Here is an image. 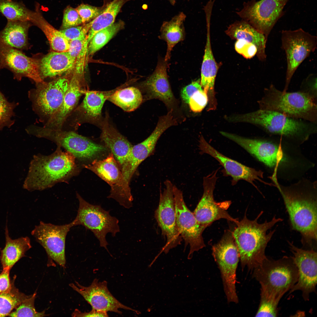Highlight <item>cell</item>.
Here are the masks:
<instances>
[{"label": "cell", "instance_id": "4316f807", "mask_svg": "<svg viewBox=\"0 0 317 317\" xmlns=\"http://www.w3.org/2000/svg\"><path fill=\"white\" fill-rule=\"evenodd\" d=\"M225 33L233 39L244 40L255 45L257 49V55L258 59L261 61L265 60L267 39L249 23L242 20L236 21L230 25Z\"/></svg>", "mask_w": 317, "mask_h": 317}, {"label": "cell", "instance_id": "9c48e42d", "mask_svg": "<svg viewBox=\"0 0 317 317\" xmlns=\"http://www.w3.org/2000/svg\"><path fill=\"white\" fill-rule=\"evenodd\" d=\"M289 0H251L245 2L236 11L242 20L268 36L278 20L284 15L283 9Z\"/></svg>", "mask_w": 317, "mask_h": 317}, {"label": "cell", "instance_id": "d4e9b609", "mask_svg": "<svg viewBox=\"0 0 317 317\" xmlns=\"http://www.w3.org/2000/svg\"><path fill=\"white\" fill-rule=\"evenodd\" d=\"M167 64L164 60L158 61L155 71L141 86L146 93L147 99H158L168 107L172 106L175 98L168 81Z\"/></svg>", "mask_w": 317, "mask_h": 317}, {"label": "cell", "instance_id": "7a4b0ae2", "mask_svg": "<svg viewBox=\"0 0 317 317\" xmlns=\"http://www.w3.org/2000/svg\"><path fill=\"white\" fill-rule=\"evenodd\" d=\"M263 212L261 211L254 220L248 219L245 214L236 224L232 233L237 247L242 268L253 270L267 258L265 251L275 230L267 231L283 220L274 216L271 220L259 223L257 220Z\"/></svg>", "mask_w": 317, "mask_h": 317}, {"label": "cell", "instance_id": "cb8c5ba5", "mask_svg": "<svg viewBox=\"0 0 317 317\" xmlns=\"http://www.w3.org/2000/svg\"><path fill=\"white\" fill-rule=\"evenodd\" d=\"M63 102L58 110L48 120L45 127L61 129L66 120L86 91L83 88L84 73L74 69Z\"/></svg>", "mask_w": 317, "mask_h": 317}, {"label": "cell", "instance_id": "ba28073f", "mask_svg": "<svg viewBox=\"0 0 317 317\" xmlns=\"http://www.w3.org/2000/svg\"><path fill=\"white\" fill-rule=\"evenodd\" d=\"M212 251L213 256L220 272L227 302L238 303L236 273L240 259L232 232L226 231L220 241L213 246Z\"/></svg>", "mask_w": 317, "mask_h": 317}, {"label": "cell", "instance_id": "7dc6e473", "mask_svg": "<svg viewBox=\"0 0 317 317\" xmlns=\"http://www.w3.org/2000/svg\"><path fill=\"white\" fill-rule=\"evenodd\" d=\"M235 49L239 54L247 59H250L257 55V49L254 44L245 40H237L235 44Z\"/></svg>", "mask_w": 317, "mask_h": 317}, {"label": "cell", "instance_id": "8992f818", "mask_svg": "<svg viewBox=\"0 0 317 317\" xmlns=\"http://www.w3.org/2000/svg\"><path fill=\"white\" fill-rule=\"evenodd\" d=\"M261 285V291L280 299L297 282V268L291 257L277 260L267 258L252 271Z\"/></svg>", "mask_w": 317, "mask_h": 317}, {"label": "cell", "instance_id": "d590c367", "mask_svg": "<svg viewBox=\"0 0 317 317\" xmlns=\"http://www.w3.org/2000/svg\"><path fill=\"white\" fill-rule=\"evenodd\" d=\"M107 100L124 111L130 112L139 107L142 101L143 97L138 89L132 87L115 90Z\"/></svg>", "mask_w": 317, "mask_h": 317}, {"label": "cell", "instance_id": "ffe728a7", "mask_svg": "<svg viewBox=\"0 0 317 317\" xmlns=\"http://www.w3.org/2000/svg\"><path fill=\"white\" fill-rule=\"evenodd\" d=\"M11 72L14 79L18 81L28 77L37 84L44 82L41 74L39 63L35 58L26 55L22 51L0 43V70Z\"/></svg>", "mask_w": 317, "mask_h": 317}, {"label": "cell", "instance_id": "603a6c76", "mask_svg": "<svg viewBox=\"0 0 317 317\" xmlns=\"http://www.w3.org/2000/svg\"><path fill=\"white\" fill-rule=\"evenodd\" d=\"M199 148L201 153L206 154L215 158L224 168L226 174L232 178V183L244 180L256 188L254 182L256 180L264 182L263 172L244 165L220 153L210 145L201 136L199 141Z\"/></svg>", "mask_w": 317, "mask_h": 317}, {"label": "cell", "instance_id": "7402d4cb", "mask_svg": "<svg viewBox=\"0 0 317 317\" xmlns=\"http://www.w3.org/2000/svg\"><path fill=\"white\" fill-rule=\"evenodd\" d=\"M222 136L235 142L267 166L276 167L284 161L281 146L263 140L251 139L221 131Z\"/></svg>", "mask_w": 317, "mask_h": 317}, {"label": "cell", "instance_id": "7bdbcfd3", "mask_svg": "<svg viewBox=\"0 0 317 317\" xmlns=\"http://www.w3.org/2000/svg\"><path fill=\"white\" fill-rule=\"evenodd\" d=\"M91 21L80 25L60 30L65 37L70 42L73 40L85 39L90 28Z\"/></svg>", "mask_w": 317, "mask_h": 317}, {"label": "cell", "instance_id": "60d3db41", "mask_svg": "<svg viewBox=\"0 0 317 317\" xmlns=\"http://www.w3.org/2000/svg\"><path fill=\"white\" fill-rule=\"evenodd\" d=\"M260 300L256 317H276L280 299L260 291Z\"/></svg>", "mask_w": 317, "mask_h": 317}, {"label": "cell", "instance_id": "52a82bcc", "mask_svg": "<svg viewBox=\"0 0 317 317\" xmlns=\"http://www.w3.org/2000/svg\"><path fill=\"white\" fill-rule=\"evenodd\" d=\"M76 195L79 206L76 216L72 221L74 226L82 225L91 231L99 241L100 246L110 253L107 247L109 244L106 236L111 233L114 237L120 232L118 220L111 216L109 211L103 209L100 205L90 204L77 193Z\"/></svg>", "mask_w": 317, "mask_h": 317}, {"label": "cell", "instance_id": "6da1fadb", "mask_svg": "<svg viewBox=\"0 0 317 317\" xmlns=\"http://www.w3.org/2000/svg\"><path fill=\"white\" fill-rule=\"evenodd\" d=\"M58 146L52 154L34 156L31 162L24 187L30 191L43 190L57 183H68L79 173L80 168L74 156Z\"/></svg>", "mask_w": 317, "mask_h": 317}, {"label": "cell", "instance_id": "277c9868", "mask_svg": "<svg viewBox=\"0 0 317 317\" xmlns=\"http://www.w3.org/2000/svg\"><path fill=\"white\" fill-rule=\"evenodd\" d=\"M233 122H244L261 127L266 131L303 141L317 131L315 124L290 118L277 112L259 109L230 118Z\"/></svg>", "mask_w": 317, "mask_h": 317}, {"label": "cell", "instance_id": "8fae6325", "mask_svg": "<svg viewBox=\"0 0 317 317\" xmlns=\"http://www.w3.org/2000/svg\"><path fill=\"white\" fill-rule=\"evenodd\" d=\"M38 135L39 137L53 141L58 146L63 148L71 153L77 162L92 159L106 150V148L102 145L73 131L43 127L38 129Z\"/></svg>", "mask_w": 317, "mask_h": 317}, {"label": "cell", "instance_id": "7c38bea8", "mask_svg": "<svg viewBox=\"0 0 317 317\" xmlns=\"http://www.w3.org/2000/svg\"><path fill=\"white\" fill-rule=\"evenodd\" d=\"M173 191L178 229L185 245H189L188 259H191L195 252L205 247L202 234L207 227L199 224L193 213L187 208L181 190L173 185Z\"/></svg>", "mask_w": 317, "mask_h": 317}, {"label": "cell", "instance_id": "b9f144b4", "mask_svg": "<svg viewBox=\"0 0 317 317\" xmlns=\"http://www.w3.org/2000/svg\"><path fill=\"white\" fill-rule=\"evenodd\" d=\"M18 103L9 102L0 90V131L4 127H10L14 123L12 117L15 115L14 110Z\"/></svg>", "mask_w": 317, "mask_h": 317}, {"label": "cell", "instance_id": "5b68a950", "mask_svg": "<svg viewBox=\"0 0 317 317\" xmlns=\"http://www.w3.org/2000/svg\"><path fill=\"white\" fill-rule=\"evenodd\" d=\"M282 195L293 229L299 232L303 243L312 245L317 240V202L312 196L284 189L276 177L272 179Z\"/></svg>", "mask_w": 317, "mask_h": 317}, {"label": "cell", "instance_id": "681fc988", "mask_svg": "<svg viewBox=\"0 0 317 317\" xmlns=\"http://www.w3.org/2000/svg\"><path fill=\"white\" fill-rule=\"evenodd\" d=\"M86 38L74 39L69 42V49L68 52L70 55L76 60L82 50Z\"/></svg>", "mask_w": 317, "mask_h": 317}, {"label": "cell", "instance_id": "d6986e66", "mask_svg": "<svg viewBox=\"0 0 317 317\" xmlns=\"http://www.w3.org/2000/svg\"><path fill=\"white\" fill-rule=\"evenodd\" d=\"M296 266L299 276L296 283L289 294L301 290L305 301H308L310 294L316 292L317 284V252L313 249L306 250L298 248L289 242Z\"/></svg>", "mask_w": 317, "mask_h": 317}, {"label": "cell", "instance_id": "ee69618b", "mask_svg": "<svg viewBox=\"0 0 317 317\" xmlns=\"http://www.w3.org/2000/svg\"><path fill=\"white\" fill-rule=\"evenodd\" d=\"M105 7H98L82 4L75 9L80 16L83 24L88 23L95 19L102 12Z\"/></svg>", "mask_w": 317, "mask_h": 317}, {"label": "cell", "instance_id": "c3c4849f", "mask_svg": "<svg viewBox=\"0 0 317 317\" xmlns=\"http://www.w3.org/2000/svg\"><path fill=\"white\" fill-rule=\"evenodd\" d=\"M202 89L203 88L199 80L193 82L184 87L181 91V96L183 101L185 103L188 104L189 98L193 93Z\"/></svg>", "mask_w": 317, "mask_h": 317}, {"label": "cell", "instance_id": "484cf974", "mask_svg": "<svg viewBox=\"0 0 317 317\" xmlns=\"http://www.w3.org/2000/svg\"><path fill=\"white\" fill-rule=\"evenodd\" d=\"M206 44L201 71L200 85L208 98V110H213L217 102L214 91L215 80L218 66L214 58L211 48L210 35V19H207Z\"/></svg>", "mask_w": 317, "mask_h": 317}, {"label": "cell", "instance_id": "74e56055", "mask_svg": "<svg viewBox=\"0 0 317 317\" xmlns=\"http://www.w3.org/2000/svg\"><path fill=\"white\" fill-rule=\"evenodd\" d=\"M124 25V22L120 20L96 33L89 42L88 55H92L103 47Z\"/></svg>", "mask_w": 317, "mask_h": 317}, {"label": "cell", "instance_id": "2e32d148", "mask_svg": "<svg viewBox=\"0 0 317 317\" xmlns=\"http://www.w3.org/2000/svg\"><path fill=\"white\" fill-rule=\"evenodd\" d=\"M70 80L63 77L49 82L38 84L36 88L28 94L33 108L48 119L61 105Z\"/></svg>", "mask_w": 317, "mask_h": 317}, {"label": "cell", "instance_id": "8d00e7d4", "mask_svg": "<svg viewBox=\"0 0 317 317\" xmlns=\"http://www.w3.org/2000/svg\"><path fill=\"white\" fill-rule=\"evenodd\" d=\"M33 12L21 2L14 0H0V13L7 21L31 22Z\"/></svg>", "mask_w": 317, "mask_h": 317}, {"label": "cell", "instance_id": "f1b7e54d", "mask_svg": "<svg viewBox=\"0 0 317 317\" xmlns=\"http://www.w3.org/2000/svg\"><path fill=\"white\" fill-rule=\"evenodd\" d=\"M76 61L68 52H51L43 57L39 63L42 78L62 75L74 68Z\"/></svg>", "mask_w": 317, "mask_h": 317}, {"label": "cell", "instance_id": "e0dca14e", "mask_svg": "<svg viewBox=\"0 0 317 317\" xmlns=\"http://www.w3.org/2000/svg\"><path fill=\"white\" fill-rule=\"evenodd\" d=\"M82 166L93 172L110 186V193L108 198L114 199L126 208L132 207L133 203L129 201L125 192L121 170L112 153L104 159L95 160L91 163L83 164Z\"/></svg>", "mask_w": 317, "mask_h": 317}, {"label": "cell", "instance_id": "1f68e13d", "mask_svg": "<svg viewBox=\"0 0 317 317\" xmlns=\"http://www.w3.org/2000/svg\"><path fill=\"white\" fill-rule=\"evenodd\" d=\"M40 9L39 4H36L31 22L37 26L44 33L49 41L51 51L68 52L69 41L60 30L55 28L45 19Z\"/></svg>", "mask_w": 317, "mask_h": 317}, {"label": "cell", "instance_id": "d6a6232c", "mask_svg": "<svg viewBox=\"0 0 317 317\" xmlns=\"http://www.w3.org/2000/svg\"><path fill=\"white\" fill-rule=\"evenodd\" d=\"M186 17L183 12H180L170 21H164L160 29V38L165 41L167 50L164 59L166 61L170 59L171 52L175 45L183 40L185 36L183 22Z\"/></svg>", "mask_w": 317, "mask_h": 317}, {"label": "cell", "instance_id": "ab89813d", "mask_svg": "<svg viewBox=\"0 0 317 317\" xmlns=\"http://www.w3.org/2000/svg\"><path fill=\"white\" fill-rule=\"evenodd\" d=\"M36 293L28 296L16 308L11 312L8 316L10 317H43L47 316L45 311L37 312L34 306V301Z\"/></svg>", "mask_w": 317, "mask_h": 317}, {"label": "cell", "instance_id": "f5cc1de1", "mask_svg": "<svg viewBox=\"0 0 317 317\" xmlns=\"http://www.w3.org/2000/svg\"><path fill=\"white\" fill-rule=\"evenodd\" d=\"M172 5H174L176 2V0H167Z\"/></svg>", "mask_w": 317, "mask_h": 317}, {"label": "cell", "instance_id": "4dcf8cb0", "mask_svg": "<svg viewBox=\"0 0 317 317\" xmlns=\"http://www.w3.org/2000/svg\"><path fill=\"white\" fill-rule=\"evenodd\" d=\"M5 245L1 250L0 259L3 268L10 269L20 259L25 256L26 252L32 246L30 239L27 237L12 239L9 235L7 226L5 229Z\"/></svg>", "mask_w": 317, "mask_h": 317}, {"label": "cell", "instance_id": "f6af8a7d", "mask_svg": "<svg viewBox=\"0 0 317 317\" xmlns=\"http://www.w3.org/2000/svg\"><path fill=\"white\" fill-rule=\"evenodd\" d=\"M81 18L75 8L67 7L63 11L62 29L82 24Z\"/></svg>", "mask_w": 317, "mask_h": 317}, {"label": "cell", "instance_id": "f907efd6", "mask_svg": "<svg viewBox=\"0 0 317 317\" xmlns=\"http://www.w3.org/2000/svg\"><path fill=\"white\" fill-rule=\"evenodd\" d=\"M10 270L9 268H3L0 274V294L9 291L12 288L9 277Z\"/></svg>", "mask_w": 317, "mask_h": 317}, {"label": "cell", "instance_id": "44dd1931", "mask_svg": "<svg viewBox=\"0 0 317 317\" xmlns=\"http://www.w3.org/2000/svg\"><path fill=\"white\" fill-rule=\"evenodd\" d=\"M71 283L69 286L80 294L91 306L92 309L97 311L112 312L121 315L119 309L131 311L137 314L140 312L127 306L118 300L109 291L107 282L105 281L99 282L97 278L94 279L91 284L85 286L78 282Z\"/></svg>", "mask_w": 317, "mask_h": 317}, {"label": "cell", "instance_id": "836d02e7", "mask_svg": "<svg viewBox=\"0 0 317 317\" xmlns=\"http://www.w3.org/2000/svg\"><path fill=\"white\" fill-rule=\"evenodd\" d=\"M114 91H86L84 100L77 111L87 120H98L105 101Z\"/></svg>", "mask_w": 317, "mask_h": 317}, {"label": "cell", "instance_id": "3957f363", "mask_svg": "<svg viewBox=\"0 0 317 317\" xmlns=\"http://www.w3.org/2000/svg\"><path fill=\"white\" fill-rule=\"evenodd\" d=\"M315 98L305 91L289 92L277 89L273 84L265 88L258 101L259 109L278 112L286 116L316 124Z\"/></svg>", "mask_w": 317, "mask_h": 317}, {"label": "cell", "instance_id": "5bb4252c", "mask_svg": "<svg viewBox=\"0 0 317 317\" xmlns=\"http://www.w3.org/2000/svg\"><path fill=\"white\" fill-rule=\"evenodd\" d=\"M165 187L160 193L159 205L155 212V217L166 237V242L161 252L167 254L170 250L181 244V237L178 232L176 222L173 185L166 180Z\"/></svg>", "mask_w": 317, "mask_h": 317}, {"label": "cell", "instance_id": "bcb514c9", "mask_svg": "<svg viewBox=\"0 0 317 317\" xmlns=\"http://www.w3.org/2000/svg\"><path fill=\"white\" fill-rule=\"evenodd\" d=\"M208 102L207 94L203 89H202L193 93L189 98L188 104L192 111L197 112L202 110Z\"/></svg>", "mask_w": 317, "mask_h": 317}, {"label": "cell", "instance_id": "ac0fdd59", "mask_svg": "<svg viewBox=\"0 0 317 317\" xmlns=\"http://www.w3.org/2000/svg\"><path fill=\"white\" fill-rule=\"evenodd\" d=\"M171 126V124L168 119L163 117L159 118L156 127L150 135L141 143L133 146L127 158L121 166L124 189L126 191H131L129 182L138 166L153 154L159 137Z\"/></svg>", "mask_w": 317, "mask_h": 317}, {"label": "cell", "instance_id": "f546056e", "mask_svg": "<svg viewBox=\"0 0 317 317\" xmlns=\"http://www.w3.org/2000/svg\"><path fill=\"white\" fill-rule=\"evenodd\" d=\"M31 23L29 21H7L5 27L0 31V43L21 51L26 49Z\"/></svg>", "mask_w": 317, "mask_h": 317}, {"label": "cell", "instance_id": "816d5d0a", "mask_svg": "<svg viewBox=\"0 0 317 317\" xmlns=\"http://www.w3.org/2000/svg\"><path fill=\"white\" fill-rule=\"evenodd\" d=\"M72 316L74 317H105L108 316V315L107 312L92 309L89 312H81L78 309H75L72 313Z\"/></svg>", "mask_w": 317, "mask_h": 317}, {"label": "cell", "instance_id": "f35d334b", "mask_svg": "<svg viewBox=\"0 0 317 317\" xmlns=\"http://www.w3.org/2000/svg\"><path fill=\"white\" fill-rule=\"evenodd\" d=\"M27 296L13 285L10 291L0 294V317L8 316Z\"/></svg>", "mask_w": 317, "mask_h": 317}, {"label": "cell", "instance_id": "9a60e30c", "mask_svg": "<svg viewBox=\"0 0 317 317\" xmlns=\"http://www.w3.org/2000/svg\"><path fill=\"white\" fill-rule=\"evenodd\" d=\"M74 226L72 221L62 225H56L40 221L31 234L45 250L49 261H53L65 267L66 263L65 244L66 237Z\"/></svg>", "mask_w": 317, "mask_h": 317}, {"label": "cell", "instance_id": "83f0119b", "mask_svg": "<svg viewBox=\"0 0 317 317\" xmlns=\"http://www.w3.org/2000/svg\"><path fill=\"white\" fill-rule=\"evenodd\" d=\"M100 138L121 166L127 158L133 146L109 123L108 118H105L102 125Z\"/></svg>", "mask_w": 317, "mask_h": 317}, {"label": "cell", "instance_id": "4fadbf2b", "mask_svg": "<svg viewBox=\"0 0 317 317\" xmlns=\"http://www.w3.org/2000/svg\"><path fill=\"white\" fill-rule=\"evenodd\" d=\"M217 170L204 177L203 194L193 212L199 223L207 227L221 219L233 222L236 225L239 222L227 211L231 204L230 201L217 202L214 200L213 192L217 178Z\"/></svg>", "mask_w": 317, "mask_h": 317}, {"label": "cell", "instance_id": "e575fe53", "mask_svg": "<svg viewBox=\"0 0 317 317\" xmlns=\"http://www.w3.org/2000/svg\"><path fill=\"white\" fill-rule=\"evenodd\" d=\"M128 0H113L107 5L102 12L91 21L92 24L86 40L89 42L97 32L114 23L122 6Z\"/></svg>", "mask_w": 317, "mask_h": 317}, {"label": "cell", "instance_id": "30bf717a", "mask_svg": "<svg viewBox=\"0 0 317 317\" xmlns=\"http://www.w3.org/2000/svg\"><path fill=\"white\" fill-rule=\"evenodd\" d=\"M281 41L287 63L285 85L283 91L285 92L298 68L316 49L317 37L299 28L282 31Z\"/></svg>", "mask_w": 317, "mask_h": 317}]
</instances>
